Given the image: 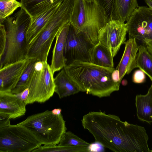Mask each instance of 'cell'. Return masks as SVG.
<instances>
[{"instance_id":"6da1fadb","label":"cell","mask_w":152,"mask_h":152,"mask_svg":"<svg viewBox=\"0 0 152 152\" xmlns=\"http://www.w3.org/2000/svg\"><path fill=\"white\" fill-rule=\"evenodd\" d=\"M84 129L95 141L116 152H150L149 137L143 126L121 121L118 116L102 111L90 112L81 120Z\"/></svg>"},{"instance_id":"7a4b0ae2","label":"cell","mask_w":152,"mask_h":152,"mask_svg":"<svg viewBox=\"0 0 152 152\" xmlns=\"http://www.w3.org/2000/svg\"><path fill=\"white\" fill-rule=\"evenodd\" d=\"M76 83L80 91L100 98L110 96L119 90L120 84L112 78L114 68L102 67L91 62L76 61L64 68Z\"/></svg>"},{"instance_id":"3957f363","label":"cell","mask_w":152,"mask_h":152,"mask_svg":"<svg viewBox=\"0 0 152 152\" xmlns=\"http://www.w3.org/2000/svg\"><path fill=\"white\" fill-rule=\"evenodd\" d=\"M31 20L29 15L21 8L13 16L6 18L7 43L4 55L0 59V69L26 58L28 44L26 34Z\"/></svg>"},{"instance_id":"277c9868","label":"cell","mask_w":152,"mask_h":152,"mask_svg":"<svg viewBox=\"0 0 152 152\" xmlns=\"http://www.w3.org/2000/svg\"><path fill=\"white\" fill-rule=\"evenodd\" d=\"M25 127L42 145H58L67 130L61 114L56 115L46 110L28 116L17 124Z\"/></svg>"},{"instance_id":"5b68a950","label":"cell","mask_w":152,"mask_h":152,"mask_svg":"<svg viewBox=\"0 0 152 152\" xmlns=\"http://www.w3.org/2000/svg\"><path fill=\"white\" fill-rule=\"evenodd\" d=\"M104 10L94 0H75L70 21L75 30L86 33L95 45L100 29L108 21Z\"/></svg>"},{"instance_id":"8992f818","label":"cell","mask_w":152,"mask_h":152,"mask_svg":"<svg viewBox=\"0 0 152 152\" xmlns=\"http://www.w3.org/2000/svg\"><path fill=\"white\" fill-rule=\"evenodd\" d=\"M54 74L47 61H37L30 74L27 85L29 91L26 105L44 103L55 93Z\"/></svg>"},{"instance_id":"52a82bcc","label":"cell","mask_w":152,"mask_h":152,"mask_svg":"<svg viewBox=\"0 0 152 152\" xmlns=\"http://www.w3.org/2000/svg\"><path fill=\"white\" fill-rule=\"evenodd\" d=\"M42 145L24 126L10 124L0 128V152H31Z\"/></svg>"},{"instance_id":"ba28073f","label":"cell","mask_w":152,"mask_h":152,"mask_svg":"<svg viewBox=\"0 0 152 152\" xmlns=\"http://www.w3.org/2000/svg\"><path fill=\"white\" fill-rule=\"evenodd\" d=\"M95 45L86 33L76 30L70 23L64 47L66 65L76 61L90 62Z\"/></svg>"},{"instance_id":"9c48e42d","label":"cell","mask_w":152,"mask_h":152,"mask_svg":"<svg viewBox=\"0 0 152 152\" xmlns=\"http://www.w3.org/2000/svg\"><path fill=\"white\" fill-rule=\"evenodd\" d=\"M129 38H134L146 45L152 42V9L139 6L126 23Z\"/></svg>"},{"instance_id":"30bf717a","label":"cell","mask_w":152,"mask_h":152,"mask_svg":"<svg viewBox=\"0 0 152 152\" xmlns=\"http://www.w3.org/2000/svg\"><path fill=\"white\" fill-rule=\"evenodd\" d=\"M128 33L126 23L117 20H110L99 30L98 40L99 43L110 50L114 57L121 46L125 44Z\"/></svg>"},{"instance_id":"8fae6325","label":"cell","mask_w":152,"mask_h":152,"mask_svg":"<svg viewBox=\"0 0 152 152\" xmlns=\"http://www.w3.org/2000/svg\"><path fill=\"white\" fill-rule=\"evenodd\" d=\"M31 59L6 64L0 69V92H10L15 87Z\"/></svg>"},{"instance_id":"7c38bea8","label":"cell","mask_w":152,"mask_h":152,"mask_svg":"<svg viewBox=\"0 0 152 152\" xmlns=\"http://www.w3.org/2000/svg\"><path fill=\"white\" fill-rule=\"evenodd\" d=\"M26 105L12 92H0V114L15 119L25 115Z\"/></svg>"},{"instance_id":"4fadbf2b","label":"cell","mask_w":152,"mask_h":152,"mask_svg":"<svg viewBox=\"0 0 152 152\" xmlns=\"http://www.w3.org/2000/svg\"><path fill=\"white\" fill-rule=\"evenodd\" d=\"M124 51L116 69L119 72L120 81L126 74L130 73L136 68V58L138 45L134 38H129L125 43Z\"/></svg>"},{"instance_id":"5bb4252c","label":"cell","mask_w":152,"mask_h":152,"mask_svg":"<svg viewBox=\"0 0 152 152\" xmlns=\"http://www.w3.org/2000/svg\"><path fill=\"white\" fill-rule=\"evenodd\" d=\"M70 24V22L66 24L56 36V41L53 50L50 65L53 73L61 70L66 66V61L64 56V47Z\"/></svg>"},{"instance_id":"9a60e30c","label":"cell","mask_w":152,"mask_h":152,"mask_svg":"<svg viewBox=\"0 0 152 152\" xmlns=\"http://www.w3.org/2000/svg\"><path fill=\"white\" fill-rule=\"evenodd\" d=\"M55 93L60 99L69 96L80 91L76 83L63 68L54 78Z\"/></svg>"},{"instance_id":"2e32d148","label":"cell","mask_w":152,"mask_h":152,"mask_svg":"<svg viewBox=\"0 0 152 152\" xmlns=\"http://www.w3.org/2000/svg\"><path fill=\"white\" fill-rule=\"evenodd\" d=\"M61 3L48 9L36 17L31 18L26 34V40L28 44L45 27Z\"/></svg>"},{"instance_id":"e0dca14e","label":"cell","mask_w":152,"mask_h":152,"mask_svg":"<svg viewBox=\"0 0 152 152\" xmlns=\"http://www.w3.org/2000/svg\"><path fill=\"white\" fill-rule=\"evenodd\" d=\"M138 6L137 0H113L110 19L127 21Z\"/></svg>"},{"instance_id":"ac0fdd59","label":"cell","mask_w":152,"mask_h":152,"mask_svg":"<svg viewBox=\"0 0 152 152\" xmlns=\"http://www.w3.org/2000/svg\"><path fill=\"white\" fill-rule=\"evenodd\" d=\"M135 104L138 119L149 124L152 123V82L146 94L136 96Z\"/></svg>"},{"instance_id":"d6986e66","label":"cell","mask_w":152,"mask_h":152,"mask_svg":"<svg viewBox=\"0 0 152 152\" xmlns=\"http://www.w3.org/2000/svg\"><path fill=\"white\" fill-rule=\"evenodd\" d=\"M64 0H20V7L31 18L35 17L48 9L61 3Z\"/></svg>"},{"instance_id":"ffe728a7","label":"cell","mask_w":152,"mask_h":152,"mask_svg":"<svg viewBox=\"0 0 152 152\" xmlns=\"http://www.w3.org/2000/svg\"><path fill=\"white\" fill-rule=\"evenodd\" d=\"M113 57L110 50L99 42L92 50L90 62L100 66L113 68Z\"/></svg>"},{"instance_id":"44dd1931","label":"cell","mask_w":152,"mask_h":152,"mask_svg":"<svg viewBox=\"0 0 152 152\" xmlns=\"http://www.w3.org/2000/svg\"><path fill=\"white\" fill-rule=\"evenodd\" d=\"M137 67L143 72L152 82V55L144 44L138 46L136 58Z\"/></svg>"},{"instance_id":"7402d4cb","label":"cell","mask_w":152,"mask_h":152,"mask_svg":"<svg viewBox=\"0 0 152 152\" xmlns=\"http://www.w3.org/2000/svg\"><path fill=\"white\" fill-rule=\"evenodd\" d=\"M32 152H88V147L72 146H59L58 145H41Z\"/></svg>"},{"instance_id":"603a6c76","label":"cell","mask_w":152,"mask_h":152,"mask_svg":"<svg viewBox=\"0 0 152 152\" xmlns=\"http://www.w3.org/2000/svg\"><path fill=\"white\" fill-rule=\"evenodd\" d=\"M21 6L20 2L16 0H0V23H3L7 17Z\"/></svg>"},{"instance_id":"cb8c5ba5","label":"cell","mask_w":152,"mask_h":152,"mask_svg":"<svg viewBox=\"0 0 152 152\" xmlns=\"http://www.w3.org/2000/svg\"><path fill=\"white\" fill-rule=\"evenodd\" d=\"M89 143L70 131L66 132L62 136L59 143V146H72L81 147H88Z\"/></svg>"},{"instance_id":"d4e9b609","label":"cell","mask_w":152,"mask_h":152,"mask_svg":"<svg viewBox=\"0 0 152 152\" xmlns=\"http://www.w3.org/2000/svg\"><path fill=\"white\" fill-rule=\"evenodd\" d=\"M37 61L35 59H31L27 67L23 74L17 85L12 91V93L14 94L20 93L27 88L29 77Z\"/></svg>"},{"instance_id":"484cf974","label":"cell","mask_w":152,"mask_h":152,"mask_svg":"<svg viewBox=\"0 0 152 152\" xmlns=\"http://www.w3.org/2000/svg\"><path fill=\"white\" fill-rule=\"evenodd\" d=\"M7 43V31L5 25L3 23H0V59L5 53Z\"/></svg>"},{"instance_id":"4316f807","label":"cell","mask_w":152,"mask_h":152,"mask_svg":"<svg viewBox=\"0 0 152 152\" xmlns=\"http://www.w3.org/2000/svg\"><path fill=\"white\" fill-rule=\"evenodd\" d=\"M94 0L105 12L109 21L112 11L113 0Z\"/></svg>"},{"instance_id":"83f0119b","label":"cell","mask_w":152,"mask_h":152,"mask_svg":"<svg viewBox=\"0 0 152 152\" xmlns=\"http://www.w3.org/2000/svg\"><path fill=\"white\" fill-rule=\"evenodd\" d=\"M146 80L145 74L140 69H137L134 72L132 78L133 83H141L145 82Z\"/></svg>"},{"instance_id":"f1b7e54d","label":"cell","mask_w":152,"mask_h":152,"mask_svg":"<svg viewBox=\"0 0 152 152\" xmlns=\"http://www.w3.org/2000/svg\"><path fill=\"white\" fill-rule=\"evenodd\" d=\"M89 152H104V147L99 142L95 141V142L90 143L88 147Z\"/></svg>"},{"instance_id":"f546056e","label":"cell","mask_w":152,"mask_h":152,"mask_svg":"<svg viewBox=\"0 0 152 152\" xmlns=\"http://www.w3.org/2000/svg\"><path fill=\"white\" fill-rule=\"evenodd\" d=\"M10 119L7 116L0 114V128L6 126L10 124Z\"/></svg>"},{"instance_id":"4dcf8cb0","label":"cell","mask_w":152,"mask_h":152,"mask_svg":"<svg viewBox=\"0 0 152 152\" xmlns=\"http://www.w3.org/2000/svg\"><path fill=\"white\" fill-rule=\"evenodd\" d=\"M29 92V90L27 88L21 92L15 94L19 99L25 102L28 97Z\"/></svg>"},{"instance_id":"1f68e13d","label":"cell","mask_w":152,"mask_h":152,"mask_svg":"<svg viewBox=\"0 0 152 152\" xmlns=\"http://www.w3.org/2000/svg\"><path fill=\"white\" fill-rule=\"evenodd\" d=\"M112 78L113 80L120 84L121 82L120 80L119 73L118 70L115 69L112 73Z\"/></svg>"},{"instance_id":"d6a6232c","label":"cell","mask_w":152,"mask_h":152,"mask_svg":"<svg viewBox=\"0 0 152 152\" xmlns=\"http://www.w3.org/2000/svg\"><path fill=\"white\" fill-rule=\"evenodd\" d=\"M51 111L53 114L58 115L61 114L62 110L60 108H55L53 110Z\"/></svg>"},{"instance_id":"836d02e7","label":"cell","mask_w":152,"mask_h":152,"mask_svg":"<svg viewBox=\"0 0 152 152\" xmlns=\"http://www.w3.org/2000/svg\"><path fill=\"white\" fill-rule=\"evenodd\" d=\"M146 45L148 51L152 55V42H149Z\"/></svg>"},{"instance_id":"e575fe53","label":"cell","mask_w":152,"mask_h":152,"mask_svg":"<svg viewBox=\"0 0 152 152\" xmlns=\"http://www.w3.org/2000/svg\"><path fill=\"white\" fill-rule=\"evenodd\" d=\"M148 7L152 9V0H145Z\"/></svg>"},{"instance_id":"d590c367","label":"cell","mask_w":152,"mask_h":152,"mask_svg":"<svg viewBox=\"0 0 152 152\" xmlns=\"http://www.w3.org/2000/svg\"><path fill=\"white\" fill-rule=\"evenodd\" d=\"M87 1H93L94 0H86Z\"/></svg>"},{"instance_id":"8d00e7d4","label":"cell","mask_w":152,"mask_h":152,"mask_svg":"<svg viewBox=\"0 0 152 152\" xmlns=\"http://www.w3.org/2000/svg\"><path fill=\"white\" fill-rule=\"evenodd\" d=\"M151 152H152V150H151Z\"/></svg>"}]
</instances>
